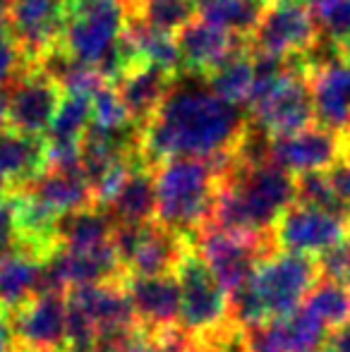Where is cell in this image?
Returning a JSON list of instances; mask_svg holds the SVG:
<instances>
[{
    "mask_svg": "<svg viewBox=\"0 0 350 352\" xmlns=\"http://www.w3.org/2000/svg\"><path fill=\"white\" fill-rule=\"evenodd\" d=\"M175 278L180 285V321L177 324L190 331L201 343L228 340L240 336L228 314V292L214 276V271L204 264L199 254L187 250L175 269Z\"/></svg>",
    "mask_w": 350,
    "mask_h": 352,
    "instance_id": "4",
    "label": "cell"
},
{
    "mask_svg": "<svg viewBox=\"0 0 350 352\" xmlns=\"http://www.w3.org/2000/svg\"><path fill=\"white\" fill-rule=\"evenodd\" d=\"M238 161V158H235ZM295 201V177L271 161L235 168L219 180L204 226L238 235H271L276 218Z\"/></svg>",
    "mask_w": 350,
    "mask_h": 352,
    "instance_id": "2",
    "label": "cell"
},
{
    "mask_svg": "<svg viewBox=\"0 0 350 352\" xmlns=\"http://www.w3.org/2000/svg\"><path fill=\"white\" fill-rule=\"evenodd\" d=\"M250 125L243 106L223 101L204 77L177 74L161 108L142 127L140 153L149 168L168 158H211L230 153Z\"/></svg>",
    "mask_w": 350,
    "mask_h": 352,
    "instance_id": "1",
    "label": "cell"
},
{
    "mask_svg": "<svg viewBox=\"0 0 350 352\" xmlns=\"http://www.w3.org/2000/svg\"><path fill=\"white\" fill-rule=\"evenodd\" d=\"M116 223H149L156 218V187L154 168L144 163V158L132 166L125 185L116 195V199L106 206Z\"/></svg>",
    "mask_w": 350,
    "mask_h": 352,
    "instance_id": "25",
    "label": "cell"
},
{
    "mask_svg": "<svg viewBox=\"0 0 350 352\" xmlns=\"http://www.w3.org/2000/svg\"><path fill=\"white\" fill-rule=\"evenodd\" d=\"M317 38L319 29L307 3L278 0L266 5L254 32L248 36V48L274 58H305Z\"/></svg>",
    "mask_w": 350,
    "mask_h": 352,
    "instance_id": "8",
    "label": "cell"
},
{
    "mask_svg": "<svg viewBox=\"0 0 350 352\" xmlns=\"http://www.w3.org/2000/svg\"><path fill=\"white\" fill-rule=\"evenodd\" d=\"M312 10L319 38L341 48L350 38V0H305Z\"/></svg>",
    "mask_w": 350,
    "mask_h": 352,
    "instance_id": "32",
    "label": "cell"
},
{
    "mask_svg": "<svg viewBox=\"0 0 350 352\" xmlns=\"http://www.w3.org/2000/svg\"><path fill=\"white\" fill-rule=\"evenodd\" d=\"M116 221L103 206L72 211L58 221V245L65 250H94L111 242Z\"/></svg>",
    "mask_w": 350,
    "mask_h": 352,
    "instance_id": "26",
    "label": "cell"
},
{
    "mask_svg": "<svg viewBox=\"0 0 350 352\" xmlns=\"http://www.w3.org/2000/svg\"><path fill=\"white\" fill-rule=\"evenodd\" d=\"M195 14H197V8L192 0H164V3L144 5V8L137 10L132 17L142 19V22L154 29H161V32L175 34V32H180L190 19H195Z\"/></svg>",
    "mask_w": 350,
    "mask_h": 352,
    "instance_id": "34",
    "label": "cell"
},
{
    "mask_svg": "<svg viewBox=\"0 0 350 352\" xmlns=\"http://www.w3.org/2000/svg\"><path fill=\"white\" fill-rule=\"evenodd\" d=\"M312 118L319 127L350 135V60L341 53L307 70Z\"/></svg>",
    "mask_w": 350,
    "mask_h": 352,
    "instance_id": "15",
    "label": "cell"
},
{
    "mask_svg": "<svg viewBox=\"0 0 350 352\" xmlns=\"http://www.w3.org/2000/svg\"><path fill=\"white\" fill-rule=\"evenodd\" d=\"M46 168V137L24 135L12 127L0 132V180L8 182L10 190H27Z\"/></svg>",
    "mask_w": 350,
    "mask_h": 352,
    "instance_id": "21",
    "label": "cell"
},
{
    "mask_svg": "<svg viewBox=\"0 0 350 352\" xmlns=\"http://www.w3.org/2000/svg\"><path fill=\"white\" fill-rule=\"evenodd\" d=\"M295 201L300 204L314 206V209H322L329 213H336V216H350V211L341 201L336 199L331 185H329L327 173H303V175H295Z\"/></svg>",
    "mask_w": 350,
    "mask_h": 352,
    "instance_id": "33",
    "label": "cell"
},
{
    "mask_svg": "<svg viewBox=\"0 0 350 352\" xmlns=\"http://www.w3.org/2000/svg\"><path fill=\"white\" fill-rule=\"evenodd\" d=\"M5 14L10 36L32 65L61 43L65 29V0H17Z\"/></svg>",
    "mask_w": 350,
    "mask_h": 352,
    "instance_id": "16",
    "label": "cell"
},
{
    "mask_svg": "<svg viewBox=\"0 0 350 352\" xmlns=\"http://www.w3.org/2000/svg\"><path fill=\"white\" fill-rule=\"evenodd\" d=\"M0 352H14V338L12 331H10V321L3 311H0Z\"/></svg>",
    "mask_w": 350,
    "mask_h": 352,
    "instance_id": "41",
    "label": "cell"
},
{
    "mask_svg": "<svg viewBox=\"0 0 350 352\" xmlns=\"http://www.w3.org/2000/svg\"><path fill=\"white\" fill-rule=\"evenodd\" d=\"M130 19L127 0H65V29L61 46L72 58L98 65Z\"/></svg>",
    "mask_w": 350,
    "mask_h": 352,
    "instance_id": "7",
    "label": "cell"
},
{
    "mask_svg": "<svg viewBox=\"0 0 350 352\" xmlns=\"http://www.w3.org/2000/svg\"><path fill=\"white\" fill-rule=\"evenodd\" d=\"M61 352H106L98 345H80V348H63Z\"/></svg>",
    "mask_w": 350,
    "mask_h": 352,
    "instance_id": "44",
    "label": "cell"
},
{
    "mask_svg": "<svg viewBox=\"0 0 350 352\" xmlns=\"http://www.w3.org/2000/svg\"><path fill=\"white\" fill-rule=\"evenodd\" d=\"M269 3H278V0H269Z\"/></svg>",
    "mask_w": 350,
    "mask_h": 352,
    "instance_id": "51",
    "label": "cell"
},
{
    "mask_svg": "<svg viewBox=\"0 0 350 352\" xmlns=\"http://www.w3.org/2000/svg\"><path fill=\"white\" fill-rule=\"evenodd\" d=\"M192 250L187 235L166 228L159 221L142 223L137 230L135 245L125 259L127 276H168L175 274L180 259Z\"/></svg>",
    "mask_w": 350,
    "mask_h": 352,
    "instance_id": "19",
    "label": "cell"
},
{
    "mask_svg": "<svg viewBox=\"0 0 350 352\" xmlns=\"http://www.w3.org/2000/svg\"><path fill=\"white\" fill-rule=\"evenodd\" d=\"M27 190L32 195H36L46 206H51L58 216L96 206L94 190L82 170H53V168H46Z\"/></svg>",
    "mask_w": 350,
    "mask_h": 352,
    "instance_id": "23",
    "label": "cell"
},
{
    "mask_svg": "<svg viewBox=\"0 0 350 352\" xmlns=\"http://www.w3.org/2000/svg\"><path fill=\"white\" fill-rule=\"evenodd\" d=\"M106 352H156V345L154 340H151L149 331L144 329H135L130 331V333L120 336L118 340H113V343H108Z\"/></svg>",
    "mask_w": 350,
    "mask_h": 352,
    "instance_id": "38",
    "label": "cell"
},
{
    "mask_svg": "<svg viewBox=\"0 0 350 352\" xmlns=\"http://www.w3.org/2000/svg\"><path fill=\"white\" fill-rule=\"evenodd\" d=\"M269 0H204L197 8V14L204 22L221 27L240 38H248L254 32L259 17L264 14Z\"/></svg>",
    "mask_w": 350,
    "mask_h": 352,
    "instance_id": "28",
    "label": "cell"
},
{
    "mask_svg": "<svg viewBox=\"0 0 350 352\" xmlns=\"http://www.w3.org/2000/svg\"><path fill=\"white\" fill-rule=\"evenodd\" d=\"M0 36H10V24H8V14L0 10Z\"/></svg>",
    "mask_w": 350,
    "mask_h": 352,
    "instance_id": "45",
    "label": "cell"
},
{
    "mask_svg": "<svg viewBox=\"0 0 350 352\" xmlns=\"http://www.w3.org/2000/svg\"><path fill=\"white\" fill-rule=\"evenodd\" d=\"M14 3H17V0H0V10H3V12H8Z\"/></svg>",
    "mask_w": 350,
    "mask_h": 352,
    "instance_id": "47",
    "label": "cell"
},
{
    "mask_svg": "<svg viewBox=\"0 0 350 352\" xmlns=\"http://www.w3.org/2000/svg\"><path fill=\"white\" fill-rule=\"evenodd\" d=\"M329 352H350V321L327 336Z\"/></svg>",
    "mask_w": 350,
    "mask_h": 352,
    "instance_id": "40",
    "label": "cell"
},
{
    "mask_svg": "<svg viewBox=\"0 0 350 352\" xmlns=\"http://www.w3.org/2000/svg\"><path fill=\"white\" fill-rule=\"evenodd\" d=\"M214 170L201 158L177 156L154 168L156 221L192 237L206 223L216 195Z\"/></svg>",
    "mask_w": 350,
    "mask_h": 352,
    "instance_id": "3",
    "label": "cell"
},
{
    "mask_svg": "<svg viewBox=\"0 0 350 352\" xmlns=\"http://www.w3.org/2000/svg\"><path fill=\"white\" fill-rule=\"evenodd\" d=\"M89 125L103 132H116L122 130V127L135 125L113 84H103L101 89H96L91 94V122Z\"/></svg>",
    "mask_w": 350,
    "mask_h": 352,
    "instance_id": "35",
    "label": "cell"
},
{
    "mask_svg": "<svg viewBox=\"0 0 350 352\" xmlns=\"http://www.w3.org/2000/svg\"><path fill=\"white\" fill-rule=\"evenodd\" d=\"M63 89L36 65H27L10 84L8 125L24 135L43 137L51 127Z\"/></svg>",
    "mask_w": 350,
    "mask_h": 352,
    "instance_id": "14",
    "label": "cell"
},
{
    "mask_svg": "<svg viewBox=\"0 0 350 352\" xmlns=\"http://www.w3.org/2000/svg\"><path fill=\"white\" fill-rule=\"evenodd\" d=\"M233 352H240V348H238V350H233Z\"/></svg>",
    "mask_w": 350,
    "mask_h": 352,
    "instance_id": "52",
    "label": "cell"
},
{
    "mask_svg": "<svg viewBox=\"0 0 350 352\" xmlns=\"http://www.w3.org/2000/svg\"><path fill=\"white\" fill-rule=\"evenodd\" d=\"M341 56H343V58H348V60H350V38L341 46Z\"/></svg>",
    "mask_w": 350,
    "mask_h": 352,
    "instance_id": "48",
    "label": "cell"
},
{
    "mask_svg": "<svg viewBox=\"0 0 350 352\" xmlns=\"http://www.w3.org/2000/svg\"><path fill=\"white\" fill-rule=\"evenodd\" d=\"M175 41L180 51V74H192V77H206L235 51L248 46V38L235 36L199 17L190 19L175 34Z\"/></svg>",
    "mask_w": 350,
    "mask_h": 352,
    "instance_id": "17",
    "label": "cell"
},
{
    "mask_svg": "<svg viewBox=\"0 0 350 352\" xmlns=\"http://www.w3.org/2000/svg\"><path fill=\"white\" fill-rule=\"evenodd\" d=\"M17 352H61L65 348V292H39L8 314Z\"/></svg>",
    "mask_w": 350,
    "mask_h": 352,
    "instance_id": "12",
    "label": "cell"
},
{
    "mask_svg": "<svg viewBox=\"0 0 350 352\" xmlns=\"http://www.w3.org/2000/svg\"><path fill=\"white\" fill-rule=\"evenodd\" d=\"M177 74L164 70L156 65H140L132 72H127L120 82H116L118 96L125 106L127 116L135 125L144 127L154 118V113L161 108L164 98L173 89Z\"/></svg>",
    "mask_w": 350,
    "mask_h": 352,
    "instance_id": "22",
    "label": "cell"
},
{
    "mask_svg": "<svg viewBox=\"0 0 350 352\" xmlns=\"http://www.w3.org/2000/svg\"><path fill=\"white\" fill-rule=\"evenodd\" d=\"M348 237H350V216H348Z\"/></svg>",
    "mask_w": 350,
    "mask_h": 352,
    "instance_id": "50",
    "label": "cell"
},
{
    "mask_svg": "<svg viewBox=\"0 0 350 352\" xmlns=\"http://www.w3.org/2000/svg\"><path fill=\"white\" fill-rule=\"evenodd\" d=\"M12 245V213H10V199L0 204V252Z\"/></svg>",
    "mask_w": 350,
    "mask_h": 352,
    "instance_id": "39",
    "label": "cell"
},
{
    "mask_svg": "<svg viewBox=\"0 0 350 352\" xmlns=\"http://www.w3.org/2000/svg\"><path fill=\"white\" fill-rule=\"evenodd\" d=\"M348 240V218L336 216L314 206L293 201L271 228L274 250L295 252V254L314 256L331 252Z\"/></svg>",
    "mask_w": 350,
    "mask_h": 352,
    "instance_id": "10",
    "label": "cell"
},
{
    "mask_svg": "<svg viewBox=\"0 0 350 352\" xmlns=\"http://www.w3.org/2000/svg\"><path fill=\"white\" fill-rule=\"evenodd\" d=\"M125 29L132 36V41H135L142 63L164 67V70H168L173 74H180V51H177L175 34L154 29L137 17L127 19Z\"/></svg>",
    "mask_w": 350,
    "mask_h": 352,
    "instance_id": "30",
    "label": "cell"
},
{
    "mask_svg": "<svg viewBox=\"0 0 350 352\" xmlns=\"http://www.w3.org/2000/svg\"><path fill=\"white\" fill-rule=\"evenodd\" d=\"M303 307L331 333L350 321V287L331 278H319Z\"/></svg>",
    "mask_w": 350,
    "mask_h": 352,
    "instance_id": "29",
    "label": "cell"
},
{
    "mask_svg": "<svg viewBox=\"0 0 350 352\" xmlns=\"http://www.w3.org/2000/svg\"><path fill=\"white\" fill-rule=\"evenodd\" d=\"M329 177V185H331L336 199L350 211V156H343L338 163H333L329 170H324Z\"/></svg>",
    "mask_w": 350,
    "mask_h": 352,
    "instance_id": "37",
    "label": "cell"
},
{
    "mask_svg": "<svg viewBox=\"0 0 350 352\" xmlns=\"http://www.w3.org/2000/svg\"><path fill=\"white\" fill-rule=\"evenodd\" d=\"M65 297L91 321L98 348H106L120 336L140 329V321L130 305L122 278L67 287Z\"/></svg>",
    "mask_w": 350,
    "mask_h": 352,
    "instance_id": "11",
    "label": "cell"
},
{
    "mask_svg": "<svg viewBox=\"0 0 350 352\" xmlns=\"http://www.w3.org/2000/svg\"><path fill=\"white\" fill-rule=\"evenodd\" d=\"M14 352H17V350H14Z\"/></svg>",
    "mask_w": 350,
    "mask_h": 352,
    "instance_id": "53",
    "label": "cell"
},
{
    "mask_svg": "<svg viewBox=\"0 0 350 352\" xmlns=\"http://www.w3.org/2000/svg\"><path fill=\"white\" fill-rule=\"evenodd\" d=\"M206 87L221 96L223 101L235 103V106H245L252 94L254 87V58L248 46L235 51L226 63L214 67L204 77Z\"/></svg>",
    "mask_w": 350,
    "mask_h": 352,
    "instance_id": "27",
    "label": "cell"
},
{
    "mask_svg": "<svg viewBox=\"0 0 350 352\" xmlns=\"http://www.w3.org/2000/svg\"><path fill=\"white\" fill-rule=\"evenodd\" d=\"M12 213V245L46 264L58 252V216L29 190H17L10 197Z\"/></svg>",
    "mask_w": 350,
    "mask_h": 352,
    "instance_id": "18",
    "label": "cell"
},
{
    "mask_svg": "<svg viewBox=\"0 0 350 352\" xmlns=\"http://www.w3.org/2000/svg\"><path fill=\"white\" fill-rule=\"evenodd\" d=\"M41 269L43 261L14 245L0 252V311L5 316L36 295Z\"/></svg>",
    "mask_w": 350,
    "mask_h": 352,
    "instance_id": "24",
    "label": "cell"
},
{
    "mask_svg": "<svg viewBox=\"0 0 350 352\" xmlns=\"http://www.w3.org/2000/svg\"><path fill=\"white\" fill-rule=\"evenodd\" d=\"M91 122V96L87 94H63L56 116L48 127V140L80 142Z\"/></svg>",
    "mask_w": 350,
    "mask_h": 352,
    "instance_id": "31",
    "label": "cell"
},
{
    "mask_svg": "<svg viewBox=\"0 0 350 352\" xmlns=\"http://www.w3.org/2000/svg\"><path fill=\"white\" fill-rule=\"evenodd\" d=\"M305 74V58H290V67L281 77L254 82L245 108L250 111V122L266 137L293 135L312 125V101Z\"/></svg>",
    "mask_w": 350,
    "mask_h": 352,
    "instance_id": "5",
    "label": "cell"
},
{
    "mask_svg": "<svg viewBox=\"0 0 350 352\" xmlns=\"http://www.w3.org/2000/svg\"><path fill=\"white\" fill-rule=\"evenodd\" d=\"M346 153L350 156V135H346Z\"/></svg>",
    "mask_w": 350,
    "mask_h": 352,
    "instance_id": "49",
    "label": "cell"
},
{
    "mask_svg": "<svg viewBox=\"0 0 350 352\" xmlns=\"http://www.w3.org/2000/svg\"><path fill=\"white\" fill-rule=\"evenodd\" d=\"M319 278H322L319 259L274 250L254 266L250 285L259 300L264 319L269 321L283 319L298 311Z\"/></svg>",
    "mask_w": 350,
    "mask_h": 352,
    "instance_id": "6",
    "label": "cell"
},
{
    "mask_svg": "<svg viewBox=\"0 0 350 352\" xmlns=\"http://www.w3.org/2000/svg\"><path fill=\"white\" fill-rule=\"evenodd\" d=\"M151 3H164V0H127V5H130V17L140 8H144V5H151Z\"/></svg>",
    "mask_w": 350,
    "mask_h": 352,
    "instance_id": "43",
    "label": "cell"
},
{
    "mask_svg": "<svg viewBox=\"0 0 350 352\" xmlns=\"http://www.w3.org/2000/svg\"><path fill=\"white\" fill-rule=\"evenodd\" d=\"M122 285L140 321V329L156 331L180 321V285L168 276H122Z\"/></svg>",
    "mask_w": 350,
    "mask_h": 352,
    "instance_id": "20",
    "label": "cell"
},
{
    "mask_svg": "<svg viewBox=\"0 0 350 352\" xmlns=\"http://www.w3.org/2000/svg\"><path fill=\"white\" fill-rule=\"evenodd\" d=\"M192 245L228 295L238 290L243 283H248L254 266L269 252H274L271 235H238V232H226L211 226H201L192 237Z\"/></svg>",
    "mask_w": 350,
    "mask_h": 352,
    "instance_id": "9",
    "label": "cell"
},
{
    "mask_svg": "<svg viewBox=\"0 0 350 352\" xmlns=\"http://www.w3.org/2000/svg\"><path fill=\"white\" fill-rule=\"evenodd\" d=\"M27 65L32 63H27L12 36H0V84H12Z\"/></svg>",
    "mask_w": 350,
    "mask_h": 352,
    "instance_id": "36",
    "label": "cell"
},
{
    "mask_svg": "<svg viewBox=\"0 0 350 352\" xmlns=\"http://www.w3.org/2000/svg\"><path fill=\"white\" fill-rule=\"evenodd\" d=\"M10 197H12V190L8 187V182L0 180V204H5V201H8Z\"/></svg>",
    "mask_w": 350,
    "mask_h": 352,
    "instance_id": "46",
    "label": "cell"
},
{
    "mask_svg": "<svg viewBox=\"0 0 350 352\" xmlns=\"http://www.w3.org/2000/svg\"><path fill=\"white\" fill-rule=\"evenodd\" d=\"M8 103H10V84H0V132L8 125Z\"/></svg>",
    "mask_w": 350,
    "mask_h": 352,
    "instance_id": "42",
    "label": "cell"
},
{
    "mask_svg": "<svg viewBox=\"0 0 350 352\" xmlns=\"http://www.w3.org/2000/svg\"><path fill=\"white\" fill-rule=\"evenodd\" d=\"M343 156H348L346 137L319 125H309L293 135L269 137V161L293 177L329 170Z\"/></svg>",
    "mask_w": 350,
    "mask_h": 352,
    "instance_id": "13",
    "label": "cell"
}]
</instances>
